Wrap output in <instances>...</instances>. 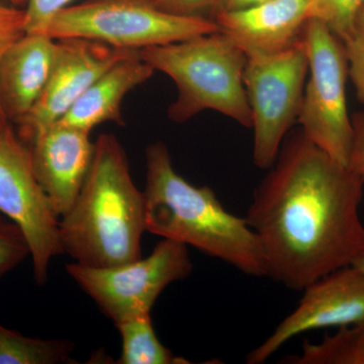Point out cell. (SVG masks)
<instances>
[{
  "mask_svg": "<svg viewBox=\"0 0 364 364\" xmlns=\"http://www.w3.org/2000/svg\"><path fill=\"white\" fill-rule=\"evenodd\" d=\"M312 18L324 23L343 41L349 35L364 0H310Z\"/></svg>",
  "mask_w": 364,
  "mask_h": 364,
  "instance_id": "19",
  "label": "cell"
},
{
  "mask_svg": "<svg viewBox=\"0 0 364 364\" xmlns=\"http://www.w3.org/2000/svg\"><path fill=\"white\" fill-rule=\"evenodd\" d=\"M309 57L305 39L284 51L247 56L244 85L252 114L253 162L269 169L284 139L298 123Z\"/></svg>",
  "mask_w": 364,
  "mask_h": 364,
  "instance_id": "6",
  "label": "cell"
},
{
  "mask_svg": "<svg viewBox=\"0 0 364 364\" xmlns=\"http://www.w3.org/2000/svg\"><path fill=\"white\" fill-rule=\"evenodd\" d=\"M146 232L191 246L250 277H267L257 236L245 218L228 212L214 191L179 176L162 142L146 149Z\"/></svg>",
  "mask_w": 364,
  "mask_h": 364,
  "instance_id": "2",
  "label": "cell"
},
{
  "mask_svg": "<svg viewBox=\"0 0 364 364\" xmlns=\"http://www.w3.org/2000/svg\"><path fill=\"white\" fill-rule=\"evenodd\" d=\"M351 265L358 268L359 270H361V272L364 273V249L361 251V253L359 254L358 257L354 259Z\"/></svg>",
  "mask_w": 364,
  "mask_h": 364,
  "instance_id": "27",
  "label": "cell"
},
{
  "mask_svg": "<svg viewBox=\"0 0 364 364\" xmlns=\"http://www.w3.org/2000/svg\"><path fill=\"white\" fill-rule=\"evenodd\" d=\"M30 255V247L21 228L0 214V277L18 267Z\"/></svg>",
  "mask_w": 364,
  "mask_h": 364,
  "instance_id": "21",
  "label": "cell"
},
{
  "mask_svg": "<svg viewBox=\"0 0 364 364\" xmlns=\"http://www.w3.org/2000/svg\"><path fill=\"white\" fill-rule=\"evenodd\" d=\"M26 13L7 0H0V60L11 45L26 35ZM9 124L0 107V130Z\"/></svg>",
  "mask_w": 364,
  "mask_h": 364,
  "instance_id": "22",
  "label": "cell"
},
{
  "mask_svg": "<svg viewBox=\"0 0 364 364\" xmlns=\"http://www.w3.org/2000/svg\"><path fill=\"white\" fill-rule=\"evenodd\" d=\"M293 312L249 352L246 363L262 364L289 340L313 330L346 327L364 321V273L348 265L328 273L303 289Z\"/></svg>",
  "mask_w": 364,
  "mask_h": 364,
  "instance_id": "10",
  "label": "cell"
},
{
  "mask_svg": "<svg viewBox=\"0 0 364 364\" xmlns=\"http://www.w3.org/2000/svg\"><path fill=\"white\" fill-rule=\"evenodd\" d=\"M352 143L348 167L361 181L364 191V112L351 116Z\"/></svg>",
  "mask_w": 364,
  "mask_h": 364,
  "instance_id": "25",
  "label": "cell"
},
{
  "mask_svg": "<svg viewBox=\"0 0 364 364\" xmlns=\"http://www.w3.org/2000/svg\"><path fill=\"white\" fill-rule=\"evenodd\" d=\"M215 32L218 26L213 18L169 13L153 0H92L60 11L43 35L143 50Z\"/></svg>",
  "mask_w": 364,
  "mask_h": 364,
  "instance_id": "5",
  "label": "cell"
},
{
  "mask_svg": "<svg viewBox=\"0 0 364 364\" xmlns=\"http://www.w3.org/2000/svg\"><path fill=\"white\" fill-rule=\"evenodd\" d=\"M265 1H267V0H221L219 9L215 11V14L219 13V11H236V9H245V7L255 6V4H262V2Z\"/></svg>",
  "mask_w": 364,
  "mask_h": 364,
  "instance_id": "26",
  "label": "cell"
},
{
  "mask_svg": "<svg viewBox=\"0 0 364 364\" xmlns=\"http://www.w3.org/2000/svg\"><path fill=\"white\" fill-rule=\"evenodd\" d=\"M193 268L188 246L162 238L148 257L112 267L69 263L66 272L117 326L151 315L162 291L188 277Z\"/></svg>",
  "mask_w": 364,
  "mask_h": 364,
  "instance_id": "8",
  "label": "cell"
},
{
  "mask_svg": "<svg viewBox=\"0 0 364 364\" xmlns=\"http://www.w3.org/2000/svg\"><path fill=\"white\" fill-rule=\"evenodd\" d=\"M57 41L26 33L0 60V107L9 123H20L44 91L56 55Z\"/></svg>",
  "mask_w": 364,
  "mask_h": 364,
  "instance_id": "14",
  "label": "cell"
},
{
  "mask_svg": "<svg viewBox=\"0 0 364 364\" xmlns=\"http://www.w3.org/2000/svg\"><path fill=\"white\" fill-rule=\"evenodd\" d=\"M267 170L245 217L259 240L267 277L303 291L351 265L364 249L358 177L301 130L286 136Z\"/></svg>",
  "mask_w": 364,
  "mask_h": 364,
  "instance_id": "1",
  "label": "cell"
},
{
  "mask_svg": "<svg viewBox=\"0 0 364 364\" xmlns=\"http://www.w3.org/2000/svg\"><path fill=\"white\" fill-rule=\"evenodd\" d=\"M350 79L358 102L364 104V6L359 9L349 35L343 41Z\"/></svg>",
  "mask_w": 364,
  "mask_h": 364,
  "instance_id": "20",
  "label": "cell"
},
{
  "mask_svg": "<svg viewBox=\"0 0 364 364\" xmlns=\"http://www.w3.org/2000/svg\"><path fill=\"white\" fill-rule=\"evenodd\" d=\"M155 71L173 80L176 100L168 117L186 123L200 112L215 111L244 128L252 127V114L244 85L247 56L220 32L140 50Z\"/></svg>",
  "mask_w": 364,
  "mask_h": 364,
  "instance_id": "4",
  "label": "cell"
},
{
  "mask_svg": "<svg viewBox=\"0 0 364 364\" xmlns=\"http://www.w3.org/2000/svg\"><path fill=\"white\" fill-rule=\"evenodd\" d=\"M312 18L310 0H267L245 9L219 11L213 20L218 32L251 56L289 49L303 38Z\"/></svg>",
  "mask_w": 364,
  "mask_h": 364,
  "instance_id": "13",
  "label": "cell"
},
{
  "mask_svg": "<svg viewBox=\"0 0 364 364\" xmlns=\"http://www.w3.org/2000/svg\"><path fill=\"white\" fill-rule=\"evenodd\" d=\"M30 144L38 181L55 213L63 217L77 200L92 163L95 145L90 133L57 122Z\"/></svg>",
  "mask_w": 364,
  "mask_h": 364,
  "instance_id": "12",
  "label": "cell"
},
{
  "mask_svg": "<svg viewBox=\"0 0 364 364\" xmlns=\"http://www.w3.org/2000/svg\"><path fill=\"white\" fill-rule=\"evenodd\" d=\"M122 337V353L117 364H186L158 339L151 315L129 318L116 326Z\"/></svg>",
  "mask_w": 364,
  "mask_h": 364,
  "instance_id": "17",
  "label": "cell"
},
{
  "mask_svg": "<svg viewBox=\"0 0 364 364\" xmlns=\"http://www.w3.org/2000/svg\"><path fill=\"white\" fill-rule=\"evenodd\" d=\"M7 1L11 2V4H14V6H21V4H25L26 0H7Z\"/></svg>",
  "mask_w": 364,
  "mask_h": 364,
  "instance_id": "28",
  "label": "cell"
},
{
  "mask_svg": "<svg viewBox=\"0 0 364 364\" xmlns=\"http://www.w3.org/2000/svg\"><path fill=\"white\" fill-rule=\"evenodd\" d=\"M291 364H364V321L341 327L322 341H305L299 355L284 358Z\"/></svg>",
  "mask_w": 364,
  "mask_h": 364,
  "instance_id": "18",
  "label": "cell"
},
{
  "mask_svg": "<svg viewBox=\"0 0 364 364\" xmlns=\"http://www.w3.org/2000/svg\"><path fill=\"white\" fill-rule=\"evenodd\" d=\"M0 214L16 223L25 235L33 277L43 286L53 258L63 254L60 217L38 181L30 148L11 124L0 130Z\"/></svg>",
  "mask_w": 364,
  "mask_h": 364,
  "instance_id": "9",
  "label": "cell"
},
{
  "mask_svg": "<svg viewBox=\"0 0 364 364\" xmlns=\"http://www.w3.org/2000/svg\"><path fill=\"white\" fill-rule=\"evenodd\" d=\"M74 344L68 340L25 336L0 324V364H72Z\"/></svg>",
  "mask_w": 364,
  "mask_h": 364,
  "instance_id": "16",
  "label": "cell"
},
{
  "mask_svg": "<svg viewBox=\"0 0 364 364\" xmlns=\"http://www.w3.org/2000/svg\"><path fill=\"white\" fill-rule=\"evenodd\" d=\"M95 155L77 200L59 222L63 253L78 264L112 267L142 257L145 198L132 178L128 157L111 134L95 143Z\"/></svg>",
  "mask_w": 364,
  "mask_h": 364,
  "instance_id": "3",
  "label": "cell"
},
{
  "mask_svg": "<svg viewBox=\"0 0 364 364\" xmlns=\"http://www.w3.org/2000/svg\"><path fill=\"white\" fill-rule=\"evenodd\" d=\"M153 2L169 13L208 18L205 14L212 13L214 16L221 0H153Z\"/></svg>",
  "mask_w": 364,
  "mask_h": 364,
  "instance_id": "24",
  "label": "cell"
},
{
  "mask_svg": "<svg viewBox=\"0 0 364 364\" xmlns=\"http://www.w3.org/2000/svg\"><path fill=\"white\" fill-rule=\"evenodd\" d=\"M304 39L310 75L298 123L311 142L348 166L352 122L347 107L348 64L343 43L317 18L309 20Z\"/></svg>",
  "mask_w": 364,
  "mask_h": 364,
  "instance_id": "7",
  "label": "cell"
},
{
  "mask_svg": "<svg viewBox=\"0 0 364 364\" xmlns=\"http://www.w3.org/2000/svg\"><path fill=\"white\" fill-rule=\"evenodd\" d=\"M154 72L141 57L140 50H130L88 87L59 123L90 133L105 122L124 126V98L130 91L147 82Z\"/></svg>",
  "mask_w": 364,
  "mask_h": 364,
  "instance_id": "15",
  "label": "cell"
},
{
  "mask_svg": "<svg viewBox=\"0 0 364 364\" xmlns=\"http://www.w3.org/2000/svg\"><path fill=\"white\" fill-rule=\"evenodd\" d=\"M56 41L54 65L47 85L32 111L16 124L20 128L18 135L25 143L59 122L98 77L130 51L97 41Z\"/></svg>",
  "mask_w": 364,
  "mask_h": 364,
  "instance_id": "11",
  "label": "cell"
},
{
  "mask_svg": "<svg viewBox=\"0 0 364 364\" xmlns=\"http://www.w3.org/2000/svg\"><path fill=\"white\" fill-rule=\"evenodd\" d=\"M26 33H43L55 14L73 0H26Z\"/></svg>",
  "mask_w": 364,
  "mask_h": 364,
  "instance_id": "23",
  "label": "cell"
}]
</instances>
